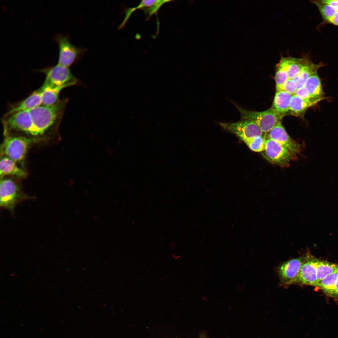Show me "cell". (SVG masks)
Here are the masks:
<instances>
[{"label": "cell", "mask_w": 338, "mask_h": 338, "mask_svg": "<svg viewBox=\"0 0 338 338\" xmlns=\"http://www.w3.org/2000/svg\"><path fill=\"white\" fill-rule=\"evenodd\" d=\"M67 100H60L50 106L41 105L29 110L32 124L30 136H43L58 125L62 117Z\"/></svg>", "instance_id": "cell-1"}, {"label": "cell", "mask_w": 338, "mask_h": 338, "mask_svg": "<svg viewBox=\"0 0 338 338\" xmlns=\"http://www.w3.org/2000/svg\"><path fill=\"white\" fill-rule=\"evenodd\" d=\"M37 140L24 136L6 135L1 150L5 156L23 165L28 148Z\"/></svg>", "instance_id": "cell-2"}, {"label": "cell", "mask_w": 338, "mask_h": 338, "mask_svg": "<svg viewBox=\"0 0 338 338\" xmlns=\"http://www.w3.org/2000/svg\"><path fill=\"white\" fill-rule=\"evenodd\" d=\"M46 75L41 87L61 90L62 89L77 84L79 80L72 74L69 68L58 64L41 70Z\"/></svg>", "instance_id": "cell-3"}, {"label": "cell", "mask_w": 338, "mask_h": 338, "mask_svg": "<svg viewBox=\"0 0 338 338\" xmlns=\"http://www.w3.org/2000/svg\"><path fill=\"white\" fill-rule=\"evenodd\" d=\"M0 198L1 207L7 209L13 214L18 204L32 197L23 192L20 186L13 180L3 178L0 181Z\"/></svg>", "instance_id": "cell-4"}, {"label": "cell", "mask_w": 338, "mask_h": 338, "mask_svg": "<svg viewBox=\"0 0 338 338\" xmlns=\"http://www.w3.org/2000/svg\"><path fill=\"white\" fill-rule=\"evenodd\" d=\"M234 105L240 112L242 118L250 120L256 123L264 133L269 132L281 121L284 116L278 113L271 108L262 111H250Z\"/></svg>", "instance_id": "cell-5"}, {"label": "cell", "mask_w": 338, "mask_h": 338, "mask_svg": "<svg viewBox=\"0 0 338 338\" xmlns=\"http://www.w3.org/2000/svg\"><path fill=\"white\" fill-rule=\"evenodd\" d=\"M53 39L59 48L57 62L59 65L69 68L79 60L87 51L86 49L77 47L73 45L68 35L57 33Z\"/></svg>", "instance_id": "cell-6"}, {"label": "cell", "mask_w": 338, "mask_h": 338, "mask_svg": "<svg viewBox=\"0 0 338 338\" xmlns=\"http://www.w3.org/2000/svg\"><path fill=\"white\" fill-rule=\"evenodd\" d=\"M4 133L20 132L30 136L32 124L29 110L10 114L6 113L3 117Z\"/></svg>", "instance_id": "cell-7"}, {"label": "cell", "mask_w": 338, "mask_h": 338, "mask_svg": "<svg viewBox=\"0 0 338 338\" xmlns=\"http://www.w3.org/2000/svg\"><path fill=\"white\" fill-rule=\"evenodd\" d=\"M219 124L224 130L234 134L243 141L256 136L264 135L256 123L246 119L242 118L235 122H219Z\"/></svg>", "instance_id": "cell-8"}, {"label": "cell", "mask_w": 338, "mask_h": 338, "mask_svg": "<svg viewBox=\"0 0 338 338\" xmlns=\"http://www.w3.org/2000/svg\"><path fill=\"white\" fill-rule=\"evenodd\" d=\"M266 144L263 151L264 157L273 164L281 167L287 166L294 155L286 148L270 139H266Z\"/></svg>", "instance_id": "cell-9"}, {"label": "cell", "mask_w": 338, "mask_h": 338, "mask_svg": "<svg viewBox=\"0 0 338 338\" xmlns=\"http://www.w3.org/2000/svg\"><path fill=\"white\" fill-rule=\"evenodd\" d=\"M266 139L274 141L287 149L294 155L300 150V145L291 138L280 122L268 132L264 133Z\"/></svg>", "instance_id": "cell-10"}, {"label": "cell", "mask_w": 338, "mask_h": 338, "mask_svg": "<svg viewBox=\"0 0 338 338\" xmlns=\"http://www.w3.org/2000/svg\"><path fill=\"white\" fill-rule=\"evenodd\" d=\"M308 255L296 278L291 284L299 283L316 286L317 277L316 269L317 259Z\"/></svg>", "instance_id": "cell-11"}, {"label": "cell", "mask_w": 338, "mask_h": 338, "mask_svg": "<svg viewBox=\"0 0 338 338\" xmlns=\"http://www.w3.org/2000/svg\"><path fill=\"white\" fill-rule=\"evenodd\" d=\"M306 257H300L282 264L278 269L281 281L285 284H291L300 272Z\"/></svg>", "instance_id": "cell-12"}, {"label": "cell", "mask_w": 338, "mask_h": 338, "mask_svg": "<svg viewBox=\"0 0 338 338\" xmlns=\"http://www.w3.org/2000/svg\"><path fill=\"white\" fill-rule=\"evenodd\" d=\"M171 1L169 0H142L137 6L127 8L125 10V17L120 26L121 27H124L131 14L137 9L143 10L146 14L148 15L149 18L156 14L163 4Z\"/></svg>", "instance_id": "cell-13"}, {"label": "cell", "mask_w": 338, "mask_h": 338, "mask_svg": "<svg viewBox=\"0 0 338 338\" xmlns=\"http://www.w3.org/2000/svg\"><path fill=\"white\" fill-rule=\"evenodd\" d=\"M42 105L41 91L39 89L25 100L12 105L7 113L30 110Z\"/></svg>", "instance_id": "cell-14"}, {"label": "cell", "mask_w": 338, "mask_h": 338, "mask_svg": "<svg viewBox=\"0 0 338 338\" xmlns=\"http://www.w3.org/2000/svg\"><path fill=\"white\" fill-rule=\"evenodd\" d=\"M27 172L17 165L16 163L9 158L4 156L0 161V175L2 179L6 176H13L19 178H24Z\"/></svg>", "instance_id": "cell-15"}, {"label": "cell", "mask_w": 338, "mask_h": 338, "mask_svg": "<svg viewBox=\"0 0 338 338\" xmlns=\"http://www.w3.org/2000/svg\"><path fill=\"white\" fill-rule=\"evenodd\" d=\"M292 95L282 90L276 91L271 108L284 116L289 110Z\"/></svg>", "instance_id": "cell-16"}, {"label": "cell", "mask_w": 338, "mask_h": 338, "mask_svg": "<svg viewBox=\"0 0 338 338\" xmlns=\"http://www.w3.org/2000/svg\"><path fill=\"white\" fill-rule=\"evenodd\" d=\"M308 90L312 100L316 103L324 98V93L320 79L317 74L310 76L304 86Z\"/></svg>", "instance_id": "cell-17"}, {"label": "cell", "mask_w": 338, "mask_h": 338, "mask_svg": "<svg viewBox=\"0 0 338 338\" xmlns=\"http://www.w3.org/2000/svg\"><path fill=\"white\" fill-rule=\"evenodd\" d=\"M288 66V57H281L276 66L275 76L276 91L280 90L282 85L289 79Z\"/></svg>", "instance_id": "cell-18"}, {"label": "cell", "mask_w": 338, "mask_h": 338, "mask_svg": "<svg viewBox=\"0 0 338 338\" xmlns=\"http://www.w3.org/2000/svg\"><path fill=\"white\" fill-rule=\"evenodd\" d=\"M315 104L294 95L291 99L289 111L293 115L301 117L304 115L306 110Z\"/></svg>", "instance_id": "cell-19"}, {"label": "cell", "mask_w": 338, "mask_h": 338, "mask_svg": "<svg viewBox=\"0 0 338 338\" xmlns=\"http://www.w3.org/2000/svg\"><path fill=\"white\" fill-rule=\"evenodd\" d=\"M321 64H315L310 61L293 79L297 84L298 89L304 86L309 78L317 73Z\"/></svg>", "instance_id": "cell-20"}, {"label": "cell", "mask_w": 338, "mask_h": 338, "mask_svg": "<svg viewBox=\"0 0 338 338\" xmlns=\"http://www.w3.org/2000/svg\"><path fill=\"white\" fill-rule=\"evenodd\" d=\"M288 74L289 79H293L310 61L306 57H288Z\"/></svg>", "instance_id": "cell-21"}, {"label": "cell", "mask_w": 338, "mask_h": 338, "mask_svg": "<svg viewBox=\"0 0 338 338\" xmlns=\"http://www.w3.org/2000/svg\"><path fill=\"white\" fill-rule=\"evenodd\" d=\"M316 269L317 284L322 279L337 270L338 265L326 261H320L317 259Z\"/></svg>", "instance_id": "cell-22"}, {"label": "cell", "mask_w": 338, "mask_h": 338, "mask_svg": "<svg viewBox=\"0 0 338 338\" xmlns=\"http://www.w3.org/2000/svg\"><path fill=\"white\" fill-rule=\"evenodd\" d=\"M338 275V269L324 278L317 284L328 296H333Z\"/></svg>", "instance_id": "cell-23"}, {"label": "cell", "mask_w": 338, "mask_h": 338, "mask_svg": "<svg viewBox=\"0 0 338 338\" xmlns=\"http://www.w3.org/2000/svg\"><path fill=\"white\" fill-rule=\"evenodd\" d=\"M42 105L50 106L53 105L59 100V93L61 91L58 89L49 88H43L40 87Z\"/></svg>", "instance_id": "cell-24"}, {"label": "cell", "mask_w": 338, "mask_h": 338, "mask_svg": "<svg viewBox=\"0 0 338 338\" xmlns=\"http://www.w3.org/2000/svg\"><path fill=\"white\" fill-rule=\"evenodd\" d=\"M266 141V139L264 135L256 136L245 140L243 142L252 151L260 152L264 150Z\"/></svg>", "instance_id": "cell-25"}, {"label": "cell", "mask_w": 338, "mask_h": 338, "mask_svg": "<svg viewBox=\"0 0 338 338\" xmlns=\"http://www.w3.org/2000/svg\"><path fill=\"white\" fill-rule=\"evenodd\" d=\"M318 7L323 18L328 21L336 13L335 8L321 1H313Z\"/></svg>", "instance_id": "cell-26"}, {"label": "cell", "mask_w": 338, "mask_h": 338, "mask_svg": "<svg viewBox=\"0 0 338 338\" xmlns=\"http://www.w3.org/2000/svg\"><path fill=\"white\" fill-rule=\"evenodd\" d=\"M298 89L296 84L293 79H288L281 87L279 90L285 91L294 95Z\"/></svg>", "instance_id": "cell-27"}, {"label": "cell", "mask_w": 338, "mask_h": 338, "mask_svg": "<svg viewBox=\"0 0 338 338\" xmlns=\"http://www.w3.org/2000/svg\"><path fill=\"white\" fill-rule=\"evenodd\" d=\"M294 95L306 101L315 104L316 103L312 100L308 90L305 86L298 89Z\"/></svg>", "instance_id": "cell-28"}, {"label": "cell", "mask_w": 338, "mask_h": 338, "mask_svg": "<svg viewBox=\"0 0 338 338\" xmlns=\"http://www.w3.org/2000/svg\"><path fill=\"white\" fill-rule=\"evenodd\" d=\"M321 1L335 8L338 6V0H326Z\"/></svg>", "instance_id": "cell-29"}, {"label": "cell", "mask_w": 338, "mask_h": 338, "mask_svg": "<svg viewBox=\"0 0 338 338\" xmlns=\"http://www.w3.org/2000/svg\"><path fill=\"white\" fill-rule=\"evenodd\" d=\"M329 22L335 25L338 26V11L328 21Z\"/></svg>", "instance_id": "cell-30"}, {"label": "cell", "mask_w": 338, "mask_h": 338, "mask_svg": "<svg viewBox=\"0 0 338 338\" xmlns=\"http://www.w3.org/2000/svg\"><path fill=\"white\" fill-rule=\"evenodd\" d=\"M332 297L338 298V275L335 285Z\"/></svg>", "instance_id": "cell-31"}, {"label": "cell", "mask_w": 338, "mask_h": 338, "mask_svg": "<svg viewBox=\"0 0 338 338\" xmlns=\"http://www.w3.org/2000/svg\"><path fill=\"white\" fill-rule=\"evenodd\" d=\"M198 338H208L207 336L204 334H202L199 336Z\"/></svg>", "instance_id": "cell-32"}, {"label": "cell", "mask_w": 338, "mask_h": 338, "mask_svg": "<svg viewBox=\"0 0 338 338\" xmlns=\"http://www.w3.org/2000/svg\"><path fill=\"white\" fill-rule=\"evenodd\" d=\"M335 9L337 11H338V6L335 8Z\"/></svg>", "instance_id": "cell-33"}]
</instances>
